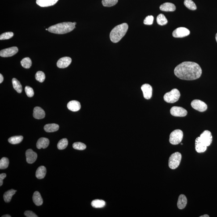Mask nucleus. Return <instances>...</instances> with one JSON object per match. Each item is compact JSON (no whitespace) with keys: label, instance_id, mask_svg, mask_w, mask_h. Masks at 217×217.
Segmentation results:
<instances>
[{"label":"nucleus","instance_id":"obj_1","mask_svg":"<svg viewBox=\"0 0 217 217\" xmlns=\"http://www.w3.org/2000/svg\"><path fill=\"white\" fill-rule=\"evenodd\" d=\"M174 73L176 76L180 79L192 81L198 79L201 77L202 70L196 63L185 62L176 66Z\"/></svg>","mask_w":217,"mask_h":217},{"label":"nucleus","instance_id":"obj_2","mask_svg":"<svg viewBox=\"0 0 217 217\" xmlns=\"http://www.w3.org/2000/svg\"><path fill=\"white\" fill-rule=\"evenodd\" d=\"M75 28V26L72 22H63L51 26L48 31L52 33L63 34L70 32Z\"/></svg>","mask_w":217,"mask_h":217},{"label":"nucleus","instance_id":"obj_3","mask_svg":"<svg viewBox=\"0 0 217 217\" xmlns=\"http://www.w3.org/2000/svg\"><path fill=\"white\" fill-rule=\"evenodd\" d=\"M128 26L127 23H123L116 26L110 34V38L113 43H117L120 41L127 32Z\"/></svg>","mask_w":217,"mask_h":217},{"label":"nucleus","instance_id":"obj_4","mask_svg":"<svg viewBox=\"0 0 217 217\" xmlns=\"http://www.w3.org/2000/svg\"><path fill=\"white\" fill-rule=\"evenodd\" d=\"M180 95V91L177 89H174L170 92L167 93L164 95V100L167 103L172 104L179 100Z\"/></svg>","mask_w":217,"mask_h":217},{"label":"nucleus","instance_id":"obj_5","mask_svg":"<svg viewBox=\"0 0 217 217\" xmlns=\"http://www.w3.org/2000/svg\"><path fill=\"white\" fill-rule=\"evenodd\" d=\"M182 158L181 154L176 152L172 154L168 160V166L172 169H175L179 167L181 163Z\"/></svg>","mask_w":217,"mask_h":217},{"label":"nucleus","instance_id":"obj_6","mask_svg":"<svg viewBox=\"0 0 217 217\" xmlns=\"http://www.w3.org/2000/svg\"><path fill=\"white\" fill-rule=\"evenodd\" d=\"M183 137V132L180 129H176L171 133L170 135L169 142L172 144H178L182 140Z\"/></svg>","mask_w":217,"mask_h":217},{"label":"nucleus","instance_id":"obj_7","mask_svg":"<svg viewBox=\"0 0 217 217\" xmlns=\"http://www.w3.org/2000/svg\"><path fill=\"white\" fill-rule=\"evenodd\" d=\"M199 139L204 145L210 146L212 141V136L211 132L208 130H205L198 137Z\"/></svg>","mask_w":217,"mask_h":217},{"label":"nucleus","instance_id":"obj_8","mask_svg":"<svg viewBox=\"0 0 217 217\" xmlns=\"http://www.w3.org/2000/svg\"><path fill=\"white\" fill-rule=\"evenodd\" d=\"M191 106L192 108L200 112H203L207 109V105L202 101L195 99L191 102Z\"/></svg>","mask_w":217,"mask_h":217},{"label":"nucleus","instance_id":"obj_9","mask_svg":"<svg viewBox=\"0 0 217 217\" xmlns=\"http://www.w3.org/2000/svg\"><path fill=\"white\" fill-rule=\"evenodd\" d=\"M190 31L184 27H180L176 28L172 32V36L176 38H181L189 36Z\"/></svg>","mask_w":217,"mask_h":217},{"label":"nucleus","instance_id":"obj_10","mask_svg":"<svg viewBox=\"0 0 217 217\" xmlns=\"http://www.w3.org/2000/svg\"><path fill=\"white\" fill-rule=\"evenodd\" d=\"M171 114L175 117H185L187 112L185 108L180 107L174 106L171 108L170 110Z\"/></svg>","mask_w":217,"mask_h":217},{"label":"nucleus","instance_id":"obj_11","mask_svg":"<svg viewBox=\"0 0 217 217\" xmlns=\"http://www.w3.org/2000/svg\"><path fill=\"white\" fill-rule=\"evenodd\" d=\"M18 52V49L17 47H12L2 49L0 52V56L2 57H12L16 54Z\"/></svg>","mask_w":217,"mask_h":217},{"label":"nucleus","instance_id":"obj_12","mask_svg":"<svg viewBox=\"0 0 217 217\" xmlns=\"http://www.w3.org/2000/svg\"><path fill=\"white\" fill-rule=\"evenodd\" d=\"M144 97L146 99H149L152 96V88L148 84H145L141 87Z\"/></svg>","mask_w":217,"mask_h":217},{"label":"nucleus","instance_id":"obj_13","mask_svg":"<svg viewBox=\"0 0 217 217\" xmlns=\"http://www.w3.org/2000/svg\"><path fill=\"white\" fill-rule=\"evenodd\" d=\"M71 62L72 59L70 57H63L57 61V66L60 69H65L69 66Z\"/></svg>","mask_w":217,"mask_h":217},{"label":"nucleus","instance_id":"obj_14","mask_svg":"<svg viewBox=\"0 0 217 217\" xmlns=\"http://www.w3.org/2000/svg\"><path fill=\"white\" fill-rule=\"evenodd\" d=\"M26 161L29 164H32L36 161L37 155L36 153L31 149H28L26 151Z\"/></svg>","mask_w":217,"mask_h":217},{"label":"nucleus","instance_id":"obj_15","mask_svg":"<svg viewBox=\"0 0 217 217\" xmlns=\"http://www.w3.org/2000/svg\"><path fill=\"white\" fill-rule=\"evenodd\" d=\"M58 1V0H36V3L41 7H48L53 6Z\"/></svg>","mask_w":217,"mask_h":217},{"label":"nucleus","instance_id":"obj_16","mask_svg":"<svg viewBox=\"0 0 217 217\" xmlns=\"http://www.w3.org/2000/svg\"><path fill=\"white\" fill-rule=\"evenodd\" d=\"M33 116L35 119L38 120L44 118L45 117V112L40 107H35L34 109Z\"/></svg>","mask_w":217,"mask_h":217},{"label":"nucleus","instance_id":"obj_17","mask_svg":"<svg viewBox=\"0 0 217 217\" xmlns=\"http://www.w3.org/2000/svg\"><path fill=\"white\" fill-rule=\"evenodd\" d=\"M68 109L73 112H77L81 108L80 103L77 101H72L67 104Z\"/></svg>","mask_w":217,"mask_h":217},{"label":"nucleus","instance_id":"obj_18","mask_svg":"<svg viewBox=\"0 0 217 217\" xmlns=\"http://www.w3.org/2000/svg\"><path fill=\"white\" fill-rule=\"evenodd\" d=\"M49 143V139L45 138H41L38 140L36 146L38 149H45L48 147Z\"/></svg>","mask_w":217,"mask_h":217},{"label":"nucleus","instance_id":"obj_19","mask_svg":"<svg viewBox=\"0 0 217 217\" xmlns=\"http://www.w3.org/2000/svg\"><path fill=\"white\" fill-rule=\"evenodd\" d=\"M176 9L175 5L170 2H165L160 6V10L164 11H174Z\"/></svg>","mask_w":217,"mask_h":217},{"label":"nucleus","instance_id":"obj_20","mask_svg":"<svg viewBox=\"0 0 217 217\" xmlns=\"http://www.w3.org/2000/svg\"><path fill=\"white\" fill-rule=\"evenodd\" d=\"M195 146L196 151L198 153L204 152L207 149V146L202 144L198 137L195 140Z\"/></svg>","mask_w":217,"mask_h":217},{"label":"nucleus","instance_id":"obj_21","mask_svg":"<svg viewBox=\"0 0 217 217\" xmlns=\"http://www.w3.org/2000/svg\"><path fill=\"white\" fill-rule=\"evenodd\" d=\"M187 204V199L184 195L181 194L179 197L177 202V207L180 210H182L186 207Z\"/></svg>","mask_w":217,"mask_h":217},{"label":"nucleus","instance_id":"obj_22","mask_svg":"<svg viewBox=\"0 0 217 217\" xmlns=\"http://www.w3.org/2000/svg\"><path fill=\"white\" fill-rule=\"evenodd\" d=\"M33 200L34 203L37 206H41L43 204V200L41 195L38 191H36L34 193Z\"/></svg>","mask_w":217,"mask_h":217},{"label":"nucleus","instance_id":"obj_23","mask_svg":"<svg viewBox=\"0 0 217 217\" xmlns=\"http://www.w3.org/2000/svg\"><path fill=\"white\" fill-rule=\"evenodd\" d=\"M46 173V169L44 166H40L37 170L36 177L38 179H42L45 177Z\"/></svg>","mask_w":217,"mask_h":217},{"label":"nucleus","instance_id":"obj_24","mask_svg":"<svg viewBox=\"0 0 217 217\" xmlns=\"http://www.w3.org/2000/svg\"><path fill=\"white\" fill-rule=\"evenodd\" d=\"M59 128V126L55 124H48L44 127V129L47 132H53L57 131Z\"/></svg>","mask_w":217,"mask_h":217},{"label":"nucleus","instance_id":"obj_25","mask_svg":"<svg viewBox=\"0 0 217 217\" xmlns=\"http://www.w3.org/2000/svg\"><path fill=\"white\" fill-rule=\"evenodd\" d=\"M16 192H17V190H14V189H10V190L8 191L5 192L3 195L4 199L5 202L6 203H9L11 200L12 197L15 194Z\"/></svg>","mask_w":217,"mask_h":217},{"label":"nucleus","instance_id":"obj_26","mask_svg":"<svg viewBox=\"0 0 217 217\" xmlns=\"http://www.w3.org/2000/svg\"><path fill=\"white\" fill-rule=\"evenodd\" d=\"M13 87L17 92L20 93L22 91V87L20 82L16 78H13L12 81Z\"/></svg>","mask_w":217,"mask_h":217},{"label":"nucleus","instance_id":"obj_27","mask_svg":"<svg viewBox=\"0 0 217 217\" xmlns=\"http://www.w3.org/2000/svg\"><path fill=\"white\" fill-rule=\"evenodd\" d=\"M23 136H15L10 137L8 139V142L12 144H16L20 143L23 140Z\"/></svg>","mask_w":217,"mask_h":217},{"label":"nucleus","instance_id":"obj_28","mask_svg":"<svg viewBox=\"0 0 217 217\" xmlns=\"http://www.w3.org/2000/svg\"><path fill=\"white\" fill-rule=\"evenodd\" d=\"M105 205V202L102 200L95 199L91 202V206L96 208L103 207Z\"/></svg>","mask_w":217,"mask_h":217},{"label":"nucleus","instance_id":"obj_29","mask_svg":"<svg viewBox=\"0 0 217 217\" xmlns=\"http://www.w3.org/2000/svg\"><path fill=\"white\" fill-rule=\"evenodd\" d=\"M157 23L160 26H164L168 23V21L165 16L163 14H159L156 18Z\"/></svg>","mask_w":217,"mask_h":217},{"label":"nucleus","instance_id":"obj_30","mask_svg":"<svg viewBox=\"0 0 217 217\" xmlns=\"http://www.w3.org/2000/svg\"><path fill=\"white\" fill-rule=\"evenodd\" d=\"M21 64L23 68L28 69L31 67L32 65V62L30 57H26L21 61Z\"/></svg>","mask_w":217,"mask_h":217},{"label":"nucleus","instance_id":"obj_31","mask_svg":"<svg viewBox=\"0 0 217 217\" xmlns=\"http://www.w3.org/2000/svg\"><path fill=\"white\" fill-rule=\"evenodd\" d=\"M184 4L189 10H193L197 9L196 5L192 0H185Z\"/></svg>","mask_w":217,"mask_h":217},{"label":"nucleus","instance_id":"obj_32","mask_svg":"<svg viewBox=\"0 0 217 217\" xmlns=\"http://www.w3.org/2000/svg\"><path fill=\"white\" fill-rule=\"evenodd\" d=\"M68 145V141L66 138H63L59 141L57 145L59 150H62L66 148Z\"/></svg>","mask_w":217,"mask_h":217},{"label":"nucleus","instance_id":"obj_33","mask_svg":"<svg viewBox=\"0 0 217 217\" xmlns=\"http://www.w3.org/2000/svg\"><path fill=\"white\" fill-rule=\"evenodd\" d=\"M118 1V0H102V3L104 6L111 7L116 5Z\"/></svg>","mask_w":217,"mask_h":217},{"label":"nucleus","instance_id":"obj_34","mask_svg":"<svg viewBox=\"0 0 217 217\" xmlns=\"http://www.w3.org/2000/svg\"><path fill=\"white\" fill-rule=\"evenodd\" d=\"M9 160L8 158L3 157L0 160V169H5L8 167Z\"/></svg>","mask_w":217,"mask_h":217},{"label":"nucleus","instance_id":"obj_35","mask_svg":"<svg viewBox=\"0 0 217 217\" xmlns=\"http://www.w3.org/2000/svg\"><path fill=\"white\" fill-rule=\"evenodd\" d=\"M35 78L37 81H38L40 83H43L45 79V74L42 71H38L35 75Z\"/></svg>","mask_w":217,"mask_h":217},{"label":"nucleus","instance_id":"obj_36","mask_svg":"<svg viewBox=\"0 0 217 217\" xmlns=\"http://www.w3.org/2000/svg\"><path fill=\"white\" fill-rule=\"evenodd\" d=\"M73 146L75 149L80 150H84L86 148V145L80 142H75L73 144Z\"/></svg>","mask_w":217,"mask_h":217},{"label":"nucleus","instance_id":"obj_37","mask_svg":"<svg viewBox=\"0 0 217 217\" xmlns=\"http://www.w3.org/2000/svg\"><path fill=\"white\" fill-rule=\"evenodd\" d=\"M14 34L12 32H7L2 34L0 36V40H8L14 36Z\"/></svg>","mask_w":217,"mask_h":217},{"label":"nucleus","instance_id":"obj_38","mask_svg":"<svg viewBox=\"0 0 217 217\" xmlns=\"http://www.w3.org/2000/svg\"><path fill=\"white\" fill-rule=\"evenodd\" d=\"M154 19V17L153 16H148L144 21V23L146 25H151L153 23Z\"/></svg>","mask_w":217,"mask_h":217},{"label":"nucleus","instance_id":"obj_39","mask_svg":"<svg viewBox=\"0 0 217 217\" xmlns=\"http://www.w3.org/2000/svg\"><path fill=\"white\" fill-rule=\"evenodd\" d=\"M25 90L26 95H27L28 97H33L34 95V93L33 89L31 88V87H29V86H26L25 89Z\"/></svg>","mask_w":217,"mask_h":217},{"label":"nucleus","instance_id":"obj_40","mask_svg":"<svg viewBox=\"0 0 217 217\" xmlns=\"http://www.w3.org/2000/svg\"><path fill=\"white\" fill-rule=\"evenodd\" d=\"M25 215L27 217H37V215L35 213L32 212L31 211H26L24 213Z\"/></svg>","mask_w":217,"mask_h":217},{"label":"nucleus","instance_id":"obj_41","mask_svg":"<svg viewBox=\"0 0 217 217\" xmlns=\"http://www.w3.org/2000/svg\"><path fill=\"white\" fill-rule=\"evenodd\" d=\"M6 177V174L2 173L0 175V186H2L3 184V180Z\"/></svg>","mask_w":217,"mask_h":217},{"label":"nucleus","instance_id":"obj_42","mask_svg":"<svg viewBox=\"0 0 217 217\" xmlns=\"http://www.w3.org/2000/svg\"><path fill=\"white\" fill-rule=\"evenodd\" d=\"M4 78L2 74H0V83H1L3 82Z\"/></svg>","mask_w":217,"mask_h":217},{"label":"nucleus","instance_id":"obj_43","mask_svg":"<svg viewBox=\"0 0 217 217\" xmlns=\"http://www.w3.org/2000/svg\"><path fill=\"white\" fill-rule=\"evenodd\" d=\"M209 215H207V214H206V215H202V216H200V217H209Z\"/></svg>","mask_w":217,"mask_h":217},{"label":"nucleus","instance_id":"obj_44","mask_svg":"<svg viewBox=\"0 0 217 217\" xmlns=\"http://www.w3.org/2000/svg\"><path fill=\"white\" fill-rule=\"evenodd\" d=\"M2 217H11V216L10 215H3V216H2Z\"/></svg>","mask_w":217,"mask_h":217},{"label":"nucleus","instance_id":"obj_45","mask_svg":"<svg viewBox=\"0 0 217 217\" xmlns=\"http://www.w3.org/2000/svg\"><path fill=\"white\" fill-rule=\"evenodd\" d=\"M215 40H216L217 42V33L216 34V35H215Z\"/></svg>","mask_w":217,"mask_h":217},{"label":"nucleus","instance_id":"obj_46","mask_svg":"<svg viewBox=\"0 0 217 217\" xmlns=\"http://www.w3.org/2000/svg\"><path fill=\"white\" fill-rule=\"evenodd\" d=\"M73 24H74V25L75 26L76 25V24H77V23H76V22H73Z\"/></svg>","mask_w":217,"mask_h":217}]
</instances>
